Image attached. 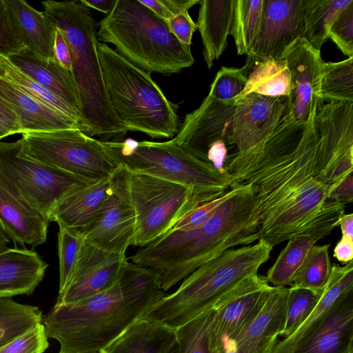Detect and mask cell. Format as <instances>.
Segmentation results:
<instances>
[{
    "label": "cell",
    "mask_w": 353,
    "mask_h": 353,
    "mask_svg": "<svg viewBox=\"0 0 353 353\" xmlns=\"http://www.w3.org/2000/svg\"><path fill=\"white\" fill-rule=\"evenodd\" d=\"M316 112L307 123L287 114L272 134L225 161L232 188L252 187L259 239L272 247L302 236L317 242L339 225L345 212L317 174Z\"/></svg>",
    "instance_id": "obj_1"
},
{
    "label": "cell",
    "mask_w": 353,
    "mask_h": 353,
    "mask_svg": "<svg viewBox=\"0 0 353 353\" xmlns=\"http://www.w3.org/2000/svg\"><path fill=\"white\" fill-rule=\"evenodd\" d=\"M166 294L157 272L128 261L113 287L54 306L41 323L48 338L59 343V353H100Z\"/></svg>",
    "instance_id": "obj_2"
},
{
    "label": "cell",
    "mask_w": 353,
    "mask_h": 353,
    "mask_svg": "<svg viewBox=\"0 0 353 353\" xmlns=\"http://www.w3.org/2000/svg\"><path fill=\"white\" fill-rule=\"evenodd\" d=\"M258 230L254 193L250 185H240L201 226L171 230L138 249L131 260L157 272L165 292L225 251L259 240Z\"/></svg>",
    "instance_id": "obj_3"
},
{
    "label": "cell",
    "mask_w": 353,
    "mask_h": 353,
    "mask_svg": "<svg viewBox=\"0 0 353 353\" xmlns=\"http://www.w3.org/2000/svg\"><path fill=\"white\" fill-rule=\"evenodd\" d=\"M43 14L65 39L81 112L79 129L89 137L127 132L116 118L105 92L97 50V23L81 1L42 2Z\"/></svg>",
    "instance_id": "obj_4"
},
{
    "label": "cell",
    "mask_w": 353,
    "mask_h": 353,
    "mask_svg": "<svg viewBox=\"0 0 353 353\" xmlns=\"http://www.w3.org/2000/svg\"><path fill=\"white\" fill-rule=\"evenodd\" d=\"M97 50L109 103L125 130L152 139L176 134L180 128L177 106L166 98L151 73L105 43L99 41Z\"/></svg>",
    "instance_id": "obj_5"
},
{
    "label": "cell",
    "mask_w": 353,
    "mask_h": 353,
    "mask_svg": "<svg viewBox=\"0 0 353 353\" xmlns=\"http://www.w3.org/2000/svg\"><path fill=\"white\" fill-rule=\"evenodd\" d=\"M273 247L262 239L254 245L230 249L202 264L172 293L161 298L142 319L173 328L212 307L225 292L242 280L258 274Z\"/></svg>",
    "instance_id": "obj_6"
},
{
    "label": "cell",
    "mask_w": 353,
    "mask_h": 353,
    "mask_svg": "<svg viewBox=\"0 0 353 353\" xmlns=\"http://www.w3.org/2000/svg\"><path fill=\"white\" fill-rule=\"evenodd\" d=\"M97 37L150 73H179L194 62L190 47L182 44L166 22L139 0H116L112 10L101 20Z\"/></svg>",
    "instance_id": "obj_7"
},
{
    "label": "cell",
    "mask_w": 353,
    "mask_h": 353,
    "mask_svg": "<svg viewBox=\"0 0 353 353\" xmlns=\"http://www.w3.org/2000/svg\"><path fill=\"white\" fill-rule=\"evenodd\" d=\"M101 145L117 166L187 187L201 205L214 200L232 188L231 176L217 170L208 161L176 144L164 142L101 141Z\"/></svg>",
    "instance_id": "obj_8"
},
{
    "label": "cell",
    "mask_w": 353,
    "mask_h": 353,
    "mask_svg": "<svg viewBox=\"0 0 353 353\" xmlns=\"http://www.w3.org/2000/svg\"><path fill=\"white\" fill-rule=\"evenodd\" d=\"M22 135V154L85 180L110 178L118 168L101 141L77 128Z\"/></svg>",
    "instance_id": "obj_9"
},
{
    "label": "cell",
    "mask_w": 353,
    "mask_h": 353,
    "mask_svg": "<svg viewBox=\"0 0 353 353\" xmlns=\"http://www.w3.org/2000/svg\"><path fill=\"white\" fill-rule=\"evenodd\" d=\"M127 190L137 216V246L167 233L201 205L187 187L148 174L128 172Z\"/></svg>",
    "instance_id": "obj_10"
},
{
    "label": "cell",
    "mask_w": 353,
    "mask_h": 353,
    "mask_svg": "<svg viewBox=\"0 0 353 353\" xmlns=\"http://www.w3.org/2000/svg\"><path fill=\"white\" fill-rule=\"evenodd\" d=\"M21 145V139L0 141V171L21 196L51 223L54 209L62 199L93 182L22 154Z\"/></svg>",
    "instance_id": "obj_11"
},
{
    "label": "cell",
    "mask_w": 353,
    "mask_h": 353,
    "mask_svg": "<svg viewBox=\"0 0 353 353\" xmlns=\"http://www.w3.org/2000/svg\"><path fill=\"white\" fill-rule=\"evenodd\" d=\"M319 178L331 190L353 170V103L328 102L317 111Z\"/></svg>",
    "instance_id": "obj_12"
},
{
    "label": "cell",
    "mask_w": 353,
    "mask_h": 353,
    "mask_svg": "<svg viewBox=\"0 0 353 353\" xmlns=\"http://www.w3.org/2000/svg\"><path fill=\"white\" fill-rule=\"evenodd\" d=\"M128 170L118 166L111 176L108 198L82 233L85 243L118 254H125L134 245L137 216L128 194Z\"/></svg>",
    "instance_id": "obj_13"
},
{
    "label": "cell",
    "mask_w": 353,
    "mask_h": 353,
    "mask_svg": "<svg viewBox=\"0 0 353 353\" xmlns=\"http://www.w3.org/2000/svg\"><path fill=\"white\" fill-rule=\"evenodd\" d=\"M271 285L261 275L248 277L225 292L212 306L209 353H216L221 343L234 340L254 319L264 304Z\"/></svg>",
    "instance_id": "obj_14"
},
{
    "label": "cell",
    "mask_w": 353,
    "mask_h": 353,
    "mask_svg": "<svg viewBox=\"0 0 353 353\" xmlns=\"http://www.w3.org/2000/svg\"><path fill=\"white\" fill-rule=\"evenodd\" d=\"M282 59L290 74L288 114L296 121L307 123L324 105L320 92L321 51L300 37L285 49Z\"/></svg>",
    "instance_id": "obj_15"
},
{
    "label": "cell",
    "mask_w": 353,
    "mask_h": 353,
    "mask_svg": "<svg viewBox=\"0 0 353 353\" xmlns=\"http://www.w3.org/2000/svg\"><path fill=\"white\" fill-rule=\"evenodd\" d=\"M125 254L108 252L84 243L72 275L54 306L74 303L103 292L122 277Z\"/></svg>",
    "instance_id": "obj_16"
},
{
    "label": "cell",
    "mask_w": 353,
    "mask_h": 353,
    "mask_svg": "<svg viewBox=\"0 0 353 353\" xmlns=\"http://www.w3.org/2000/svg\"><path fill=\"white\" fill-rule=\"evenodd\" d=\"M304 32L301 0H263L260 27L248 56L282 60L285 49Z\"/></svg>",
    "instance_id": "obj_17"
},
{
    "label": "cell",
    "mask_w": 353,
    "mask_h": 353,
    "mask_svg": "<svg viewBox=\"0 0 353 353\" xmlns=\"http://www.w3.org/2000/svg\"><path fill=\"white\" fill-rule=\"evenodd\" d=\"M235 103L220 101L208 94L198 108L186 114L172 141L208 161L206 152L212 144L224 141L231 145Z\"/></svg>",
    "instance_id": "obj_18"
},
{
    "label": "cell",
    "mask_w": 353,
    "mask_h": 353,
    "mask_svg": "<svg viewBox=\"0 0 353 353\" xmlns=\"http://www.w3.org/2000/svg\"><path fill=\"white\" fill-rule=\"evenodd\" d=\"M288 97L250 93L236 100L230 144L241 152L272 134L288 114Z\"/></svg>",
    "instance_id": "obj_19"
},
{
    "label": "cell",
    "mask_w": 353,
    "mask_h": 353,
    "mask_svg": "<svg viewBox=\"0 0 353 353\" xmlns=\"http://www.w3.org/2000/svg\"><path fill=\"white\" fill-rule=\"evenodd\" d=\"M50 223L0 171V228L10 239L14 244L35 248L46 242Z\"/></svg>",
    "instance_id": "obj_20"
},
{
    "label": "cell",
    "mask_w": 353,
    "mask_h": 353,
    "mask_svg": "<svg viewBox=\"0 0 353 353\" xmlns=\"http://www.w3.org/2000/svg\"><path fill=\"white\" fill-rule=\"evenodd\" d=\"M292 353H353V292L340 298Z\"/></svg>",
    "instance_id": "obj_21"
},
{
    "label": "cell",
    "mask_w": 353,
    "mask_h": 353,
    "mask_svg": "<svg viewBox=\"0 0 353 353\" xmlns=\"http://www.w3.org/2000/svg\"><path fill=\"white\" fill-rule=\"evenodd\" d=\"M0 96L10 105L17 115L22 134L79 129L75 119L34 99L1 76Z\"/></svg>",
    "instance_id": "obj_22"
},
{
    "label": "cell",
    "mask_w": 353,
    "mask_h": 353,
    "mask_svg": "<svg viewBox=\"0 0 353 353\" xmlns=\"http://www.w3.org/2000/svg\"><path fill=\"white\" fill-rule=\"evenodd\" d=\"M48 267L32 250L14 248L0 253V298L32 294Z\"/></svg>",
    "instance_id": "obj_23"
},
{
    "label": "cell",
    "mask_w": 353,
    "mask_h": 353,
    "mask_svg": "<svg viewBox=\"0 0 353 353\" xmlns=\"http://www.w3.org/2000/svg\"><path fill=\"white\" fill-rule=\"evenodd\" d=\"M110 188L111 176L72 192L57 203L51 222L82 234L100 211Z\"/></svg>",
    "instance_id": "obj_24"
},
{
    "label": "cell",
    "mask_w": 353,
    "mask_h": 353,
    "mask_svg": "<svg viewBox=\"0 0 353 353\" xmlns=\"http://www.w3.org/2000/svg\"><path fill=\"white\" fill-rule=\"evenodd\" d=\"M8 59L23 74L65 101L81 117L78 91L71 72L54 59H43L27 48Z\"/></svg>",
    "instance_id": "obj_25"
},
{
    "label": "cell",
    "mask_w": 353,
    "mask_h": 353,
    "mask_svg": "<svg viewBox=\"0 0 353 353\" xmlns=\"http://www.w3.org/2000/svg\"><path fill=\"white\" fill-rule=\"evenodd\" d=\"M175 328L140 319L127 327L101 353H177Z\"/></svg>",
    "instance_id": "obj_26"
},
{
    "label": "cell",
    "mask_w": 353,
    "mask_h": 353,
    "mask_svg": "<svg viewBox=\"0 0 353 353\" xmlns=\"http://www.w3.org/2000/svg\"><path fill=\"white\" fill-rule=\"evenodd\" d=\"M11 23L25 48L43 59H53L55 28L43 12L23 0H5Z\"/></svg>",
    "instance_id": "obj_27"
},
{
    "label": "cell",
    "mask_w": 353,
    "mask_h": 353,
    "mask_svg": "<svg viewBox=\"0 0 353 353\" xmlns=\"http://www.w3.org/2000/svg\"><path fill=\"white\" fill-rule=\"evenodd\" d=\"M197 29L203 46V55L208 69L219 59L231 34L234 0H201Z\"/></svg>",
    "instance_id": "obj_28"
},
{
    "label": "cell",
    "mask_w": 353,
    "mask_h": 353,
    "mask_svg": "<svg viewBox=\"0 0 353 353\" xmlns=\"http://www.w3.org/2000/svg\"><path fill=\"white\" fill-rule=\"evenodd\" d=\"M353 292L352 261L344 266L333 265L321 297L303 323L290 336L279 341L271 353H292L297 344L325 316L343 296Z\"/></svg>",
    "instance_id": "obj_29"
},
{
    "label": "cell",
    "mask_w": 353,
    "mask_h": 353,
    "mask_svg": "<svg viewBox=\"0 0 353 353\" xmlns=\"http://www.w3.org/2000/svg\"><path fill=\"white\" fill-rule=\"evenodd\" d=\"M243 67L248 82L237 99L252 92L268 97L289 96L290 74L284 60H261L248 57Z\"/></svg>",
    "instance_id": "obj_30"
},
{
    "label": "cell",
    "mask_w": 353,
    "mask_h": 353,
    "mask_svg": "<svg viewBox=\"0 0 353 353\" xmlns=\"http://www.w3.org/2000/svg\"><path fill=\"white\" fill-rule=\"evenodd\" d=\"M305 22L303 38L321 51L330 28L339 12L353 0H301Z\"/></svg>",
    "instance_id": "obj_31"
},
{
    "label": "cell",
    "mask_w": 353,
    "mask_h": 353,
    "mask_svg": "<svg viewBox=\"0 0 353 353\" xmlns=\"http://www.w3.org/2000/svg\"><path fill=\"white\" fill-rule=\"evenodd\" d=\"M41 310L10 297L0 298V349L41 323Z\"/></svg>",
    "instance_id": "obj_32"
},
{
    "label": "cell",
    "mask_w": 353,
    "mask_h": 353,
    "mask_svg": "<svg viewBox=\"0 0 353 353\" xmlns=\"http://www.w3.org/2000/svg\"><path fill=\"white\" fill-rule=\"evenodd\" d=\"M316 243L307 236L288 240L287 245L267 272L265 279L268 282L276 287L292 286L307 254Z\"/></svg>",
    "instance_id": "obj_33"
},
{
    "label": "cell",
    "mask_w": 353,
    "mask_h": 353,
    "mask_svg": "<svg viewBox=\"0 0 353 353\" xmlns=\"http://www.w3.org/2000/svg\"><path fill=\"white\" fill-rule=\"evenodd\" d=\"M263 0H234L231 36L239 55H248L261 24Z\"/></svg>",
    "instance_id": "obj_34"
},
{
    "label": "cell",
    "mask_w": 353,
    "mask_h": 353,
    "mask_svg": "<svg viewBox=\"0 0 353 353\" xmlns=\"http://www.w3.org/2000/svg\"><path fill=\"white\" fill-rule=\"evenodd\" d=\"M320 92L323 101L353 103V57L339 62L323 61Z\"/></svg>",
    "instance_id": "obj_35"
},
{
    "label": "cell",
    "mask_w": 353,
    "mask_h": 353,
    "mask_svg": "<svg viewBox=\"0 0 353 353\" xmlns=\"http://www.w3.org/2000/svg\"><path fill=\"white\" fill-rule=\"evenodd\" d=\"M0 76L17 85L34 99L75 119L79 127L80 114L76 110L63 99L23 74L8 58L1 56Z\"/></svg>",
    "instance_id": "obj_36"
},
{
    "label": "cell",
    "mask_w": 353,
    "mask_h": 353,
    "mask_svg": "<svg viewBox=\"0 0 353 353\" xmlns=\"http://www.w3.org/2000/svg\"><path fill=\"white\" fill-rule=\"evenodd\" d=\"M329 248L330 244L314 245L312 247L299 269L292 286L317 292H323L332 268Z\"/></svg>",
    "instance_id": "obj_37"
},
{
    "label": "cell",
    "mask_w": 353,
    "mask_h": 353,
    "mask_svg": "<svg viewBox=\"0 0 353 353\" xmlns=\"http://www.w3.org/2000/svg\"><path fill=\"white\" fill-rule=\"evenodd\" d=\"M212 307L175 328L177 353H209Z\"/></svg>",
    "instance_id": "obj_38"
},
{
    "label": "cell",
    "mask_w": 353,
    "mask_h": 353,
    "mask_svg": "<svg viewBox=\"0 0 353 353\" xmlns=\"http://www.w3.org/2000/svg\"><path fill=\"white\" fill-rule=\"evenodd\" d=\"M322 292L293 286L288 288L285 322L280 336L288 338L303 323L317 304Z\"/></svg>",
    "instance_id": "obj_39"
},
{
    "label": "cell",
    "mask_w": 353,
    "mask_h": 353,
    "mask_svg": "<svg viewBox=\"0 0 353 353\" xmlns=\"http://www.w3.org/2000/svg\"><path fill=\"white\" fill-rule=\"evenodd\" d=\"M59 227V293H61L67 286L72 275L85 241L83 235L81 233L69 230L62 226Z\"/></svg>",
    "instance_id": "obj_40"
},
{
    "label": "cell",
    "mask_w": 353,
    "mask_h": 353,
    "mask_svg": "<svg viewBox=\"0 0 353 353\" xmlns=\"http://www.w3.org/2000/svg\"><path fill=\"white\" fill-rule=\"evenodd\" d=\"M247 82V72L244 67H222L210 85L208 95L220 101L235 103Z\"/></svg>",
    "instance_id": "obj_41"
},
{
    "label": "cell",
    "mask_w": 353,
    "mask_h": 353,
    "mask_svg": "<svg viewBox=\"0 0 353 353\" xmlns=\"http://www.w3.org/2000/svg\"><path fill=\"white\" fill-rule=\"evenodd\" d=\"M328 38L344 55L353 57V2L335 18L330 28Z\"/></svg>",
    "instance_id": "obj_42"
},
{
    "label": "cell",
    "mask_w": 353,
    "mask_h": 353,
    "mask_svg": "<svg viewBox=\"0 0 353 353\" xmlns=\"http://www.w3.org/2000/svg\"><path fill=\"white\" fill-rule=\"evenodd\" d=\"M44 325L40 323L0 349V353H44L49 346Z\"/></svg>",
    "instance_id": "obj_43"
},
{
    "label": "cell",
    "mask_w": 353,
    "mask_h": 353,
    "mask_svg": "<svg viewBox=\"0 0 353 353\" xmlns=\"http://www.w3.org/2000/svg\"><path fill=\"white\" fill-rule=\"evenodd\" d=\"M236 187L237 185L234 186L224 195L214 200L199 205L176 223L172 230L188 231L201 226L216 212L220 205L234 194Z\"/></svg>",
    "instance_id": "obj_44"
},
{
    "label": "cell",
    "mask_w": 353,
    "mask_h": 353,
    "mask_svg": "<svg viewBox=\"0 0 353 353\" xmlns=\"http://www.w3.org/2000/svg\"><path fill=\"white\" fill-rule=\"evenodd\" d=\"M23 48L10 20L5 0H0V56L8 58Z\"/></svg>",
    "instance_id": "obj_45"
},
{
    "label": "cell",
    "mask_w": 353,
    "mask_h": 353,
    "mask_svg": "<svg viewBox=\"0 0 353 353\" xmlns=\"http://www.w3.org/2000/svg\"><path fill=\"white\" fill-rule=\"evenodd\" d=\"M170 30L183 45L190 47L194 32L197 29L196 23L188 12L176 14L165 21Z\"/></svg>",
    "instance_id": "obj_46"
},
{
    "label": "cell",
    "mask_w": 353,
    "mask_h": 353,
    "mask_svg": "<svg viewBox=\"0 0 353 353\" xmlns=\"http://www.w3.org/2000/svg\"><path fill=\"white\" fill-rule=\"evenodd\" d=\"M14 134H22L19 118L10 105L0 96V140Z\"/></svg>",
    "instance_id": "obj_47"
},
{
    "label": "cell",
    "mask_w": 353,
    "mask_h": 353,
    "mask_svg": "<svg viewBox=\"0 0 353 353\" xmlns=\"http://www.w3.org/2000/svg\"><path fill=\"white\" fill-rule=\"evenodd\" d=\"M53 59L68 71H72L71 54L62 33L55 28Z\"/></svg>",
    "instance_id": "obj_48"
},
{
    "label": "cell",
    "mask_w": 353,
    "mask_h": 353,
    "mask_svg": "<svg viewBox=\"0 0 353 353\" xmlns=\"http://www.w3.org/2000/svg\"><path fill=\"white\" fill-rule=\"evenodd\" d=\"M228 146L230 147L231 145L227 142L218 141L212 144L206 152V157L208 161L221 173L226 172L224 166L229 156L228 155Z\"/></svg>",
    "instance_id": "obj_49"
},
{
    "label": "cell",
    "mask_w": 353,
    "mask_h": 353,
    "mask_svg": "<svg viewBox=\"0 0 353 353\" xmlns=\"http://www.w3.org/2000/svg\"><path fill=\"white\" fill-rule=\"evenodd\" d=\"M330 198L346 205L353 200V175L350 174L343 178L330 192Z\"/></svg>",
    "instance_id": "obj_50"
},
{
    "label": "cell",
    "mask_w": 353,
    "mask_h": 353,
    "mask_svg": "<svg viewBox=\"0 0 353 353\" xmlns=\"http://www.w3.org/2000/svg\"><path fill=\"white\" fill-rule=\"evenodd\" d=\"M334 256L343 263H348L353 259V240L343 238L334 248Z\"/></svg>",
    "instance_id": "obj_51"
},
{
    "label": "cell",
    "mask_w": 353,
    "mask_h": 353,
    "mask_svg": "<svg viewBox=\"0 0 353 353\" xmlns=\"http://www.w3.org/2000/svg\"><path fill=\"white\" fill-rule=\"evenodd\" d=\"M200 1L201 0H162L172 16L183 12H188L190 8Z\"/></svg>",
    "instance_id": "obj_52"
},
{
    "label": "cell",
    "mask_w": 353,
    "mask_h": 353,
    "mask_svg": "<svg viewBox=\"0 0 353 353\" xmlns=\"http://www.w3.org/2000/svg\"><path fill=\"white\" fill-rule=\"evenodd\" d=\"M139 1L165 21L172 17L162 0H139Z\"/></svg>",
    "instance_id": "obj_53"
},
{
    "label": "cell",
    "mask_w": 353,
    "mask_h": 353,
    "mask_svg": "<svg viewBox=\"0 0 353 353\" xmlns=\"http://www.w3.org/2000/svg\"><path fill=\"white\" fill-rule=\"evenodd\" d=\"M343 238L353 240V214H343L339 220Z\"/></svg>",
    "instance_id": "obj_54"
},
{
    "label": "cell",
    "mask_w": 353,
    "mask_h": 353,
    "mask_svg": "<svg viewBox=\"0 0 353 353\" xmlns=\"http://www.w3.org/2000/svg\"><path fill=\"white\" fill-rule=\"evenodd\" d=\"M86 7H90L108 14L113 8L116 0H80Z\"/></svg>",
    "instance_id": "obj_55"
},
{
    "label": "cell",
    "mask_w": 353,
    "mask_h": 353,
    "mask_svg": "<svg viewBox=\"0 0 353 353\" xmlns=\"http://www.w3.org/2000/svg\"><path fill=\"white\" fill-rule=\"evenodd\" d=\"M10 238L0 228V253L8 249V245L10 243Z\"/></svg>",
    "instance_id": "obj_56"
},
{
    "label": "cell",
    "mask_w": 353,
    "mask_h": 353,
    "mask_svg": "<svg viewBox=\"0 0 353 353\" xmlns=\"http://www.w3.org/2000/svg\"><path fill=\"white\" fill-rule=\"evenodd\" d=\"M101 353V352H100Z\"/></svg>",
    "instance_id": "obj_57"
}]
</instances>
